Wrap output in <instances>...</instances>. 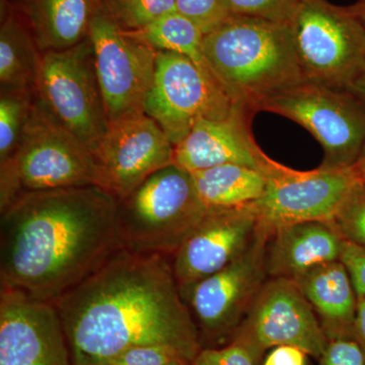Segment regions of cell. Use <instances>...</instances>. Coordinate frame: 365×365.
<instances>
[{"label":"cell","instance_id":"1","mask_svg":"<svg viewBox=\"0 0 365 365\" xmlns=\"http://www.w3.org/2000/svg\"><path fill=\"white\" fill-rule=\"evenodd\" d=\"M54 306L72 365H106L144 345L169 346L191 365L203 348L165 255L120 249Z\"/></svg>","mask_w":365,"mask_h":365},{"label":"cell","instance_id":"2","mask_svg":"<svg viewBox=\"0 0 365 365\" xmlns=\"http://www.w3.org/2000/svg\"><path fill=\"white\" fill-rule=\"evenodd\" d=\"M117 211L97 186L19 197L0 211V287L54 304L123 248Z\"/></svg>","mask_w":365,"mask_h":365},{"label":"cell","instance_id":"3","mask_svg":"<svg viewBox=\"0 0 365 365\" xmlns=\"http://www.w3.org/2000/svg\"><path fill=\"white\" fill-rule=\"evenodd\" d=\"M211 73L237 104L253 113L304 76L289 24L232 14L204 36Z\"/></svg>","mask_w":365,"mask_h":365},{"label":"cell","instance_id":"4","mask_svg":"<svg viewBox=\"0 0 365 365\" xmlns=\"http://www.w3.org/2000/svg\"><path fill=\"white\" fill-rule=\"evenodd\" d=\"M207 209L191 173L172 163L118 201L120 242L129 251L172 257Z\"/></svg>","mask_w":365,"mask_h":365},{"label":"cell","instance_id":"5","mask_svg":"<svg viewBox=\"0 0 365 365\" xmlns=\"http://www.w3.org/2000/svg\"><path fill=\"white\" fill-rule=\"evenodd\" d=\"M96 186L90 151L37 100L13 155L0 165V211L33 192Z\"/></svg>","mask_w":365,"mask_h":365},{"label":"cell","instance_id":"6","mask_svg":"<svg viewBox=\"0 0 365 365\" xmlns=\"http://www.w3.org/2000/svg\"><path fill=\"white\" fill-rule=\"evenodd\" d=\"M35 91L56 121L93 153L107 133L109 120L90 37L68 49L41 52Z\"/></svg>","mask_w":365,"mask_h":365},{"label":"cell","instance_id":"7","mask_svg":"<svg viewBox=\"0 0 365 365\" xmlns=\"http://www.w3.org/2000/svg\"><path fill=\"white\" fill-rule=\"evenodd\" d=\"M260 111L288 118L306 128L325 153L321 167H353L364 150L365 105L345 88L304 79L269 98Z\"/></svg>","mask_w":365,"mask_h":365},{"label":"cell","instance_id":"8","mask_svg":"<svg viewBox=\"0 0 365 365\" xmlns=\"http://www.w3.org/2000/svg\"><path fill=\"white\" fill-rule=\"evenodd\" d=\"M304 78L345 88L365 64V26L349 7L300 0L289 23Z\"/></svg>","mask_w":365,"mask_h":365},{"label":"cell","instance_id":"9","mask_svg":"<svg viewBox=\"0 0 365 365\" xmlns=\"http://www.w3.org/2000/svg\"><path fill=\"white\" fill-rule=\"evenodd\" d=\"M244 108L248 109L232 100L212 74L192 60L158 51L144 113L160 125L174 146L201 120L227 117Z\"/></svg>","mask_w":365,"mask_h":365},{"label":"cell","instance_id":"10","mask_svg":"<svg viewBox=\"0 0 365 365\" xmlns=\"http://www.w3.org/2000/svg\"><path fill=\"white\" fill-rule=\"evenodd\" d=\"M88 37L109 123L144 112L158 50L118 25L104 4L91 21Z\"/></svg>","mask_w":365,"mask_h":365},{"label":"cell","instance_id":"11","mask_svg":"<svg viewBox=\"0 0 365 365\" xmlns=\"http://www.w3.org/2000/svg\"><path fill=\"white\" fill-rule=\"evenodd\" d=\"M271 230L260 223L246 250L222 270L198 281L181 294L206 339H230L268 279L266 251Z\"/></svg>","mask_w":365,"mask_h":365},{"label":"cell","instance_id":"12","mask_svg":"<svg viewBox=\"0 0 365 365\" xmlns=\"http://www.w3.org/2000/svg\"><path fill=\"white\" fill-rule=\"evenodd\" d=\"M230 342L244 346L260 364L278 346H294L319 359L329 340L297 282L268 278Z\"/></svg>","mask_w":365,"mask_h":365},{"label":"cell","instance_id":"13","mask_svg":"<svg viewBox=\"0 0 365 365\" xmlns=\"http://www.w3.org/2000/svg\"><path fill=\"white\" fill-rule=\"evenodd\" d=\"M265 175V192L255 205L261 225L271 232L294 223L331 222L353 190L364 182L355 165L297 170L272 160Z\"/></svg>","mask_w":365,"mask_h":365},{"label":"cell","instance_id":"14","mask_svg":"<svg viewBox=\"0 0 365 365\" xmlns=\"http://www.w3.org/2000/svg\"><path fill=\"white\" fill-rule=\"evenodd\" d=\"M96 186L126 198L153 173L175 163V146L160 125L144 112L110 122L91 153Z\"/></svg>","mask_w":365,"mask_h":365},{"label":"cell","instance_id":"15","mask_svg":"<svg viewBox=\"0 0 365 365\" xmlns=\"http://www.w3.org/2000/svg\"><path fill=\"white\" fill-rule=\"evenodd\" d=\"M0 365H72L54 304L0 287Z\"/></svg>","mask_w":365,"mask_h":365},{"label":"cell","instance_id":"16","mask_svg":"<svg viewBox=\"0 0 365 365\" xmlns=\"http://www.w3.org/2000/svg\"><path fill=\"white\" fill-rule=\"evenodd\" d=\"M259 225L255 203L208 208L193 232L170 257L180 292L182 294L239 258L253 242Z\"/></svg>","mask_w":365,"mask_h":365},{"label":"cell","instance_id":"17","mask_svg":"<svg viewBox=\"0 0 365 365\" xmlns=\"http://www.w3.org/2000/svg\"><path fill=\"white\" fill-rule=\"evenodd\" d=\"M253 115L244 108L227 117L201 120L175 145V163L190 173L240 165L265 174L273 160L255 140L251 130Z\"/></svg>","mask_w":365,"mask_h":365},{"label":"cell","instance_id":"18","mask_svg":"<svg viewBox=\"0 0 365 365\" xmlns=\"http://www.w3.org/2000/svg\"><path fill=\"white\" fill-rule=\"evenodd\" d=\"M343 239L329 222L284 225L271 232L266 251L269 278L294 280L329 262L339 261Z\"/></svg>","mask_w":365,"mask_h":365},{"label":"cell","instance_id":"19","mask_svg":"<svg viewBox=\"0 0 365 365\" xmlns=\"http://www.w3.org/2000/svg\"><path fill=\"white\" fill-rule=\"evenodd\" d=\"M329 341L354 339L357 294L342 261L329 262L294 279Z\"/></svg>","mask_w":365,"mask_h":365},{"label":"cell","instance_id":"20","mask_svg":"<svg viewBox=\"0 0 365 365\" xmlns=\"http://www.w3.org/2000/svg\"><path fill=\"white\" fill-rule=\"evenodd\" d=\"M102 0H16L13 4L41 52L74 47L90 35Z\"/></svg>","mask_w":365,"mask_h":365},{"label":"cell","instance_id":"21","mask_svg":"<svg viewBox=\"0 0 365 365\" xmlns=\"http://www.w3.org/2000/svg\"><path fill=\"white\" fill-rule=\"evenodd\" d=\"M41 51L13 4L1 0L0 81L2 90L35 91Z\"/></svg>","mask_w":365,"mask_h":365},{"label":"cell","instance_id":"22","mask_svg":"<svg viewBox=\"0 0 365 365\" xmlns=\"http://www.w3.org/2000/svg\"><path fill=\"white\" fill-rule=\"evenodd\" d=\"M197 192L207 208L248 205L263 196L267 178L261 170L223 165L191 173Z\"/></svg>","mask_w":365,"mask_h":365},{"label":"cell","instance_id":"23","mask_svg":"<svg viewBox=\"0 0 365 365\" xmlns=\"http://www.w3.org/2000/svg\"><path fill=\"white\" fill-rule=\"evenodd\" d=\"M130 32L158 51L182 55L211 73L204 53L205 34L193 21L179 11L167 14L140 30Z\"/></svg>","mask_w":365,"mask_h":365},{"label":"cell","instance_id":"24","mask_svg":"<svg viewBox=\"0 0 365 365\" xmlns=\"http://www.w3.org/2000/svg\"><path fill=\"white\" fill-rule=\"evenodd\" d=\"M30 91L2 90L0 98V165L18 148L31 112Z\"/></svg>","mask_w":365,"mask_h":365},{"label":"cell","instance_id":"25","mask_svg":"<svg viewBox=\"0 0 365 365\" xmlns=\"http://www.w3.org/2000/svg\"><path fill=\"white\" fill-rule=\"evenodd\" d=\"M106 9L127 31L140 30L144 26L177 11V0H110Z\"/></svg>","mask_w":365,"mask_h":365},{"label":"cell","instance_id":"26","mask_svg":"<svg viewBox=\"0 0 365 365\" xmlns=\"http://www.w3.org/2000/svg\"><path fill=\"white\" fill-rule=\"evenodd\" d=\"M331 225L343 241L365 249V182L353 190L337 211Z\"/></svg>","mask_w":365,"mask_h":365},{"label":"cell","instance_id":"27","mask_svg":"<svg viewBox=\"0 0 365 365\" xmlns=\"http://www.w3.org/2000/svg\"><path fill=\"white\" fill-rule=\"evenodd\" d=\"M300 0H228L235 16L289 24Z\"/></svg>","mask_w":365,"mask_h":365},{"label":"cell","instance_id":"28","mask_svg":"<svg viewBox=\"0 0 365 365\" xmlns=\"http://www.w3.org/2000/svg\"><path fill=\"white\" fill-rule=\"evenodd\" d=\"M177 9L204 34L211 32L232 14L228 0H177Z\"/></svg>","mask_w":365,"mask_h":365},{"label":"cell","instance_id":"29","mask_svg":"<svg viewBox=\"0 0 365 365\" xmlns=\"http://www.w3.org/2000/svg\"><path fill=\"white\" fill-rule=\"evenodd\" d=\"M175 359H182L181 355L169 346H136L119 353L106 365H168Z\"/></svg>","mask_w":365,"mask_h":365},{"label":"cell","instance_id":"30","mask_svg":"<svg viewBox=\"0 0 365 365\" xmlns=\"http://www.w3.org/2000/svg\"><path fill=\"white\" fill-rule=\"evenodd\" d=\"M191 365H260L244 347L230 342L222 348H202Z\"/></svg>","mask_w":365,"mask_h":365},{"label":"cell","instance_id":"31","mask_svg":"<svg viewBox=\"0 0 365 365\" xmlns=\"http://www.w3.org/2000/svg\"><path fill=\"white\" fill-rule=\"evenodd\" d=\"M319 365H365L364 353L354 339L329 341Z\"/></svg>","mask_w":365,"mask_h":365},{"label":"cell","instance_id":"32","mask_svg":"<svg viewBox=\"0 0 365 365\" xmlns=\"http://www.w3.org/2000/svg\"><path fill=\"white\" fill-rule=\"evenodd\" d=\"M340 260L350 274L357 297H365V249L344 241Z\"/></svg>","mask_w":365,"mask_h":365},{"label":"cell","instance_id":"33","mask_svg":"<svg viewBox=\"0 0 365 365\" xmlns=\"http://www.w3.org/2000/svg\"><path fill=\"white\" fill-rule=\"evenodd\" d=\"M307 354L294 346H278L269 352L262 365H307Z\"/></svg>","mask_w":365,"mask_h":365},{"label":"cell","instance_id":"34","mask_svg":"<svg viewBox=\"0 0 365 365\" xmlns=\"http://www.w3.org/2000/svg\"><path fill=\"white\" fill-rule=\"evenodd\" d=\"M354 340L365 359V297H357V313L354 325Z\"/></svg>","mask_w":365,"mask_h":365},{"label":"cell","instance_id":"35","mask_svg":"<svg viewBox=\"0 0 365 365\" xmlns=\"http://www.w3.org/2000/svg\"><path fill=\"white\" fill-rule=\"evenodd\" d=\"M345 90L349 91L365 105V64L349 85L346 86Z\"/></svg>","mask_w":365,"mask_h":365},{"label":"cell","instance_id":"36","mask_svg":"<svg viewBox=\"0 0 365 365\" xmlns=\"http://www.w3.org/2000/svg\"><path fill=\"white\" fill-rule=\"evenodd\" d=\"M348 7L365 26V0H359L356 4Z\"/></svg>","mask_w":365,"mask_h":365},{"label":"cell","instance_id":"37","mask_svg":"<svg viewBox=\"0 0 365 365\" xmlns=\"http://www.w3.org/2000/svg\"><path fill=\"white\" fill-rule=\"evenodd\" d=\"M355 167L359 170L360 175H361L365 181V145L364 150L361 151V155H360L359 160L355 163Z\"/></svg>","mask_w":365,"mask_h":365},{"label":"cell","instance_id":"38","mask_svg":"<svg viewBox=\"0 0 365 365\" xmlns=\"http://www.w3.org/2000/svg\"><path fill=\"white\" fill-rule=\"evenodd\" d=\"M168 365H190L188 362L185 361L184 359H175L172 360Z\"/></svg>","mask_w":365,"mask_h":365},{"label":"cell","instance_id":"39","mask_svg":"<svg viewBox=\"0 0 365 365\" xmlns=\"http://www.w3.org/2000/svg\"><path fill=\"white\" fill-rule=\"evenodd\" d=\"M103 4H107V2H109L110 0H102Z\"/></svg>","mask_w":365,"mask_h":365},{"label":"cell","instance_id":"40","mask_svg":"<svg viewBox=\"0 0 365 365\" xmlns=\"http://www.w3.org/2000/svg\"><path fill=\"white\" fill-rule=\"evenodd\" d=\"M364 182H365V181H364Z\"/></svg>","mask_w":365,"mask_h":365}]
</instances>
